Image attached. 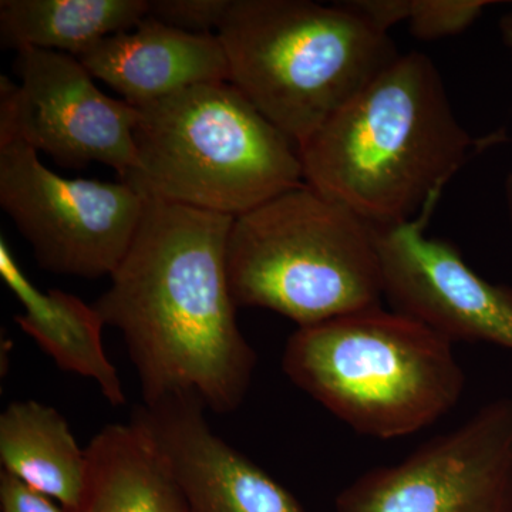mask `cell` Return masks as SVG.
<instances>
[{
  "label": "cell",
  "mask_w": 512,
  "mask_h": 512,
  "mask_svg": "<svg viewBox=\"0 0 512 512\" xmlns=\"http://www.w3.org/2000/svg\"><path fill=\"white\" fill-rule=\"evenodd\" d=\"M147 15L148 0H2L0 36L16 52L32 47L79 57Z\"/></svg>",
  "instance_id": "obj_16"
},
{
  "label": "cell",
  "mask_w": 512,
  "mask_h": 512,
  "mask_svg": "<svg viewBox=\"0 0 512 512\" xmlns=\"http://www.w3.org/2000/svg\"><path fill=\"white\" fill-rule=\"evenodd\" d=\"M86 454V490L70 512H190L160 448L134 421L101 429Z\"/></svg>",
  "instance_id": "obj_14"
},
{
  "label": "cell",
  "mask_w": 512,
  "mask_h": 512,
  "mask_svg": "<svg viewBox=\"0 0 512 512\" xmlns=\"http://www.w3.org/2000/svg\"><path fill=\"white\" fill-rule=\"evenodd\" d=\"M500 32L505 45L510 47L512 52V13H508V15H505L504 18L501 19Z\"/></svg>",
  "instance_id": "obj_20"
},
{
  "label": "cell",
  "mask_w": 512,
  "mask_h": 512,
  "mask_svg": "<svg viewBox=\"0 0 512 512\" xmlns=\"http://www.w3.org/2000/svg\"><path fill=\"white\" fill-rule=\"evenodd\" d=\"M20 84L0 77V131L64 165L100 163L126 181L137 168V109L101 92L74 56L20 49Z\"/></svg>",
  "instance_id": "obj_9"
},
{
  "label": "cell",
  "mask_w": 512,
  "mask_h": 512,
  "mask_svg": "<svg viewBox=\"0 0 512 512\" xmlns=\"http://www.w3.org/2000/svg\"><path fill=\"white\" fill-rule=\"evenodd\" d=\"M141 194L237 218L303 181L299 147L234 84H197L136 107Z\"/></svg>",
  "instance_id": "obj_5"
},
{
  "label": "cell",
  "mask_w": 512,
  "mask_h": 512,
  "mask_svg": "<svg viewBox=\"0 0 512 512\" xmlns=\"http://www.w3.org/2000/svg\"><path fill=\"white\" fill-rule=\"evenodd\" d=\"M0 205L40 268L96 279L113 275L123 261L146 197L123 181L64 178L40 163L25 140L0 131Z\"/></svg>",
  "instance_id": "obj_7"
},
{
  "label": "cell",
  "mask_w": 512,
  "mask_h": 512,
  "mask_svg": "<svg viewBox=\"0 0 512 512\" xmlns=\"http://www.w3.org/2000/svg\"><path fill=\"white\" fill-rule=\"evenodd\" d=\"M144 197L136 237L94 308L123 335L144 404L194 397L234 412L256 366L229 286L234 218Z\"/></svg>",
  "instance_id": "obj_1"
},
{
  "label": "cell",
  "mask_w": 512,
  "mask_h": 512,
  "mask_svg": "<svg viewBox=\"0 0 512 512\" xmlns=\"http://www.w3.org/2000/svg\"><path fill=\"white\" fill-rule=\"evenodd\" d=\"M0 276L22 303L23 313L15 316L19 328L64 372L99 384L101 393L113 406L126 404L123 382L103 346L106 323L94 305L60 289L40 291L20 268L3 238Z\"/></svg>",
  "instance_id": "obj_13"
},
{
  "label": "cell",
  "mask_w": 512,
  "mask_h": 512,
  "mask_svg": "<svg viewBox=\"0 0 512 512\" xmlns=\"http://www.w3.org/2000/svg\"><path fill=\"white\" fill-rule=\"evenodd\" d=\"M495 2L488 0H406L410 32L421 40L454 36L470 28Z\"/></svg>",
  "instance_id": "obj_17"
},
{
  "label": "cell",
  "mask_w": 512,
  "mask_h": 512,
  "mask_svg": "<svg viewBox=\"0 0 512 512\" xmlns=\"http://www.w3.org/2000/svg\"><path fill=\"white\" fill-rule=\"evenodd\" d=\"M476 147L436 64L400 55L299 147L303 181L373 227L429 214Z\"/></svg>",
  "instance_id": "obj_2"
},
{
  "label": "cell",
  "mask_w": 512,
  "mask_h": 512,
  "mask_svg": "<svg viewBox=\"0 0 512 512\" xmlns=\"http://www.w3.org/2000/svg\"><path fill=\"white\" fill-rule=\"evenodd\" d=\"M237 306L316 325L380 305L376 228L302 183L234 218L227 247Z\"/></svg>",
  "instance_id": "obj_6"
},
{
  "label": "cell",
  "mask_w": 512,
  "mask_h": 512,
  "mask_svg": "<svg viewBox=\"0 0 512 512\" xmlns=\"http://www.w3.org/2000/svg\"><path fill=\"white\" fill-rule=\"evenodd\" d=\"M229 2L231 0H148L147 16L183 32L214 35L212 30L218 32Z\"/></svg>",
  "instance_id": "obj_18"
},
{
  "label": "cell",
  "mask_w": 512,
  "mask_h": 512,
  "mask_svg": "<svg viewBox=\"0 0 512 512\" xmlns=\"http://www.w3.org/2000/svg\"><path fill=\"white\" fill-rule=\"evenodd\" d=\"M194 397L141 404L133 414L160 448L190 512H306L258 464L218 437Z\"/></svg>",
  "instance_id": "obj_11"
},
{
  "label": "cell",
  "mask_w": 512,
  "mask_h": 512,
  "mask_svg": "<svg viewBox=\"0 0 512 512\" xmlns=\"http://www.w3.org/2000/svg\"><path fill=\"white\" fill-rule=\"evenodd\" d=\"M511 56H512V52H511Z\"/></svg>",
  "instance_id": "obj_22"
},
{
  "label": "cell",
  "mask_w": 512,
  "mask_h": 512,
  "mask_svg": "<svg viewBox=\"0 0 512 512\" xmlns=\"http://www.w3.org/2000/svg\"><path fill=\"white\" fill-rule=\"evenodd\" d=\"M0 512H67L52 498L37 493L6 471L0 473Z\"/></svg>",
  "instance_id": "obj_19"
},
{
  "label": "cell",
  "mask_w": 512,
  "mask_h": 512,
  "mask_svg": "<svg viewBox=\"0 0 512 512\" xmlns=\"http://www.w3.org/2000/svg\"><path fill=\"white\" fill-rule=\"evenodd\" d=\"M504 191L505 202H507L508 217H510L512 224V174L508 175L507 180H505Z\"/></svg>",
  "instance_id": "obj_21"
},
{
  "label": "cell",
  "mask_w": 512,
  "mask_h": 512,
  "mask_svg": "<svg viewBox=\"0 0 512 512\" xmlns=\"http://www.w3.org/2000/svg\"><path fill=\"white\" fill-rule=\"evenodd\" d=\"M282 369L357 433L383 440L436 423L466 386L451 340L380 305L296 329Z\"/></svg>",
  "instance_id": "obj_4"
},
{
  "label": "cell",
  "mask_w": 512,
  "mask_h": 512,
  "mask_svg": "<svg viewBox=\"0 0 512 512\" xmlns=\"http://www.w3.org/2000/svg\"><path fill=\"white\" fill-rule=\"evenodd\" d=\"M77 59L133 107L197 84L229 82L228 59L217 33L194 35L148 16L136 28L100 40Z\"/></svg>",
  "instance_id": "obj_12"
},
{
  "label": "cell",
  "mask_w": 512,
  "mask_h": 512,
  "mask_svg": "<svg viewBox=\"0 0 512 512\" xmlns=\"http://www.w3.org/2000/svg\"><path fill=\"white\" fill-rule=\"evenodd\" d=\"M336 512H512V399L363 474L336 498Z\"/></svg>",
  "instance_id": "obj_8"
},
{
  "label": "cell",
  "mask_w": 512,
  "mask_h": 512,
  "mask_svg": "<svg viewBox=\"0 0 512 512\" xmlns=\"http://www.w3.org/2000/svg\"><path fill=\"white\" fill-rule=\"evenodd\" d=\"M429 214L376 228L384 298L451 342L512 350V288L491 284L453 245L427 237Z\"/></svg>",
  "instance_id": "obj_10"
},
{
  "label": "cell",
  "mask_w": 512,
  "mask_h": 512,
  "mask_svg": "<svg viewBox=\"0 0 512 512\" xmlns=\"http://www.w3.org/2000/svg\"><path fill=\"white\" fill-rule=\"evenodd\" d=\"M217 36L229 83L298 147L400 56L352 0H231Z\"/></svg>",
  "instance_id": "obj_3"
},
{
  "label": "cell",
  "mask_w": 512,
  "mask_h": 512,
  "mask_svg": "<svg viewBox=\"0 0 512 512\" xmlns=\"http://www.w3.org/2000/svg\"><path fill=\"white\" fill-rule=\"evenodd\" d=\"M0 461L2 471L52 498L67 512L79 507L89 470L86 450L53 407L25 400L3 410Z\"/></svg>",
  "instance_id": "obj_15"
}]
</instances>
